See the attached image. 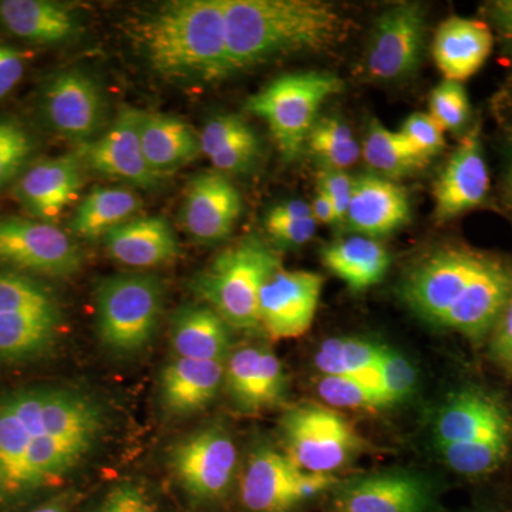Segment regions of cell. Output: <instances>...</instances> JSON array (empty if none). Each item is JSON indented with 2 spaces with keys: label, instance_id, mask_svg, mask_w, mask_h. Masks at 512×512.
<instances>
[{
  "label": "cell",
  "instance_id": "cell-45",
  "mask_svg": "<svg viewBox=\"0 0 512 512\" xmlns=\"http://www.w3.org/2000/svg\"><path fill=\"white\" fill-rule=\"evenodd\" d=\"M490 355L498 366L512 373V298L491 330Z\"/></svg>",
  "mask_w": 512,
  "mask_h": 512
},
{
  "label": "cell",
  "instance_id": "cell-31",
  "mask_svg": "<svg viewBox=\"0 0 512 512\" xmlns=\"http://www.w3.org/2000/svg\"><path fill=\"white\" fill-rule=\"evenodd\" d=\"M62 313H0V362L13 363L45 355L55 345Z\"/></svg>",
  "mask_w": 512,
  "mask_h": 512
},
{
  "label": "cell",
  "instance_id": "cell-13",
  "mask_svg": "<svg viewBox=\"0 0 512 512\" xmlns=\"http://www.w3.org/2000/svg\"><path fill=\"white\" fill-rule=\"evenodd\" d=\"M426 39L420 3H399L377 19L367 55V72L376 80H397L419 66Z\"/></svg>",
  "mask_w": 512,
  "mask_h": 512
},
{
  "label": "cell",
  "instance_id": "cell-40",
  "mask_svg": "<svg viewBox=\"0 0 512 512\" xmlns=\"http://www.w3.org/2000/svg\"><path fill=\"white\" fill-rule=\"evenodd\" d=\"M429 116L441 130H461L470 119V101L463 84L444 80L431 93Z\"/></svg>",
  "mask_w": 512,
  "mask_h": 512
},
{
  "label": "cell",
  "instance_id": "cell-11",
  "mask_svg": "<svg viewBox=\"0 0 512 512\" xmlns=\"http://www.w3.org/2000/svg\"><path fill=\"white\" fill-rule=\"evenodd\" d=\"M237 460L234 440L217 426L195 431L175 444L170 453L174 476L198 500H215L227 493Z\"/></svg>",
  "mask_w": 512,
  "mask_h": 512
},
{
  "label": "cell",
  "instance_id": "cell-27",
  "mask_svg": "<svg viewBox=\"0 0 512 512\" xmlns=\"http://www.w3.org/2000/svg\"><path fill=\"white\" fill-rule=\"evenodd\" d=\"M228 328L210 306H184L175 312L171 323V345L183 359L224 362L231 345Z\"/></svg>",
  "mask_w": 512,
  "mask_h": 512
},
{
  "label": "cell",
  "instance_id": "cell-1",
  "mask_svg": "<svg viewBox=\"0 0 512 512\" xmlns=\"http://www.w3.org/2000/svg\"><path fill=\"white\" fill-rule=\"evenodd\" d=\"M103 406L72 387H29L0 397V507L59 487L101 440Z\"/></svg>",
  "mask_w": 512,
  "mask_h": 512
},
{
  "label": "cell",
  "instance_id": "cell-49",
  "mask_svg": "<svg viewBox=\"0 0 512 512\" xmlns=\"http://www.w3.org/2000/svg\"><path fill=\"white\" fill-rule=\"evenodd\" d=\"M70 505H72V498L70 495L64 494L47 501L46 504L40 505L32 512H70Z\"/></svg>",
  "mask_w": 512,
  "mask_h": 512
},
{
  "label": "cell",
  "instance_id": "cell-28",
  "mask_svg": "<svg viewBox=\"0 0 512 512\" xmlns=\"http://www.w3.org/2000/svg\"><path fill=\"white\" fill-rule=\"evenodd\" d=\"M201 154L221 174L247 173L261 156L255 131L234 114L217 116L205 124L200 134Z\"/></svg>",
  "mask_w": 512,
  "mask_h": 512
},
{
  "label": "cell",
  "instance_id": "cell-44",
  "mask_svg": "<svg viewBox=\"0 0 512 512\" xmlns=\"http://www.w3.org/2000/svg\"><path fill=\"white\" fill-rule=\"evenodd\" d=\"M93 512H154L147 494L134 484H120Z\"/></svg>",
  "mask_w": 512,
  "mask_h": 512
},
{
  "label": "cell",
  "instance_id": "cell-24",
  "mask_svg": "<svg viewBox=\"0 0 512 512\" xmlns=\"http://www.w3.org/2000/svg\"><path fill=\"white\" fill-rule=\"evenodd\" d=\"M493 50V35L484 22L454 16L434 37L433 55L446 80L464 82L484 66Z\"/></svg>",
  "mask_w": 512,
  "mask_h": 512
},
{
  "label": "cell",
  "instance_id": "cell-33",
  "mask_svg": "<svg viewBox=\"0 0 512 512\" xmlns=\"http://www.w3.org/2000/svg\"><path fill=\"white\" fill-rule=\"evenodd\" d=\"M384 349L372 340L333 338L316 352L315 366L323 376H376Z\"/></svg>",
  "mask_w": 512,
  "mask_h": 512
},
{
  "label": "cell",
  "instance_id": "cell-30",
  "mask_svg": "<svg viewBox=\"0 0 512 512\" xmlns=\"http://www.w3.org/2000/svg\"><path fill=\"white\" fill-rule=\"evenodd\" d=\"M322 261L352 291H365L379 284L390 266L386 249L367 237H350L329 244L323 249Z\"/></svg>",
  "mask_w": 512,
  "mask_h": 512
},
{
  "label": "cell",
  "instance_id": "cell-29",
  "mask_svg": "<svg viewBox=\"0 0 512 512\" xmlns=\"http://www.w3.org/2000/svg\"><path fill=\"white\" fill-rule=\"evenodd\" d=\"M0 25L13 35L40 45L64 42L77 30L70 9L47 0H0Z\"/></svg>",
  "mask_w": 512,
  "mask_h": 512
},
{
  "label": "cell",
  "instance_id": "cell-3",
  "mask_svg": "<svg viewBox=\"0 0 512 512\" xmlns=\"http://www.w3.org/2000/svg\"><path fill=\"white\" fill-rule=\"evenodd\" d=\"M229 74L298 52L340 45L350 23L332 5L311 0H222Z\"/></svg>",
  "mask_w": 512,
  "mask_h": 512
},
{
  "label": "cell",
  "instance_id": "cell-17",
  "mask_svg": "<svg viewBox=\"0 0 512 512\" xmlns=\"http://www.w3.org/2000/svg\"><path fill=\"white\" fill-rule=\"evenodd\" d=\"M47 120L69 140L92 138L104 120V99L99 84L79 70L56 76L45 93Z\"/></svg>",
  "mask_w": 512,
  "mask_h": 512
},
{
  "label": "cell",
  "instance_id": "cell-50",
  "mask_svg": "<svg viewBox=\"0 0 512 512\" xmlns=\"http://www.w3.org/2000/svg\"><path fill=\"white\" fill-rule=\"evenodd\" d=\"M507 191H508V197H510V200L512 202V156H511L510 170H508V175H507Z\"/></svg>",
  "mask_w": 512,
  "mask_h": 512
},
{
  "label": "cell",
  "instance_id": "cell-36",
  "mask_svg": "<svg viewBox=\"0 0 512 512\" xmlns=\"http://www.w3.org/2000/svg\"><path fill=\"white\" fill-rule=\"evenodd\" d=\"M306 143L325 168L345 171L359 160L360 148L352 131L343 121L332 117L316 121Z\"/></svg>",
  "mask_w": 512,
  "mask_h": 512
},
{
  "label": "cell",
  "instance_id": "cell-41",
  "mask_svg": "<svg viewBox=\"0 0 512 512\" xmlns=\"http://www.w3.org/2000/svg\"><path fill=\"white\" fill-rule=\"evenodd\" d=\"M380 386L393 404L403 402L417 386V370L403 353L384 349L377 369Z\"/></svg>",
  "mask_w": 512,
  "mask_h": 512
},
{
  "label": "cell",
  "instance_id": "cell-16",
  "mask_svg": "<svg viewBox=\"0 0 512 512\" xmlns=\"http://www.w3.org/2000/svg\"><path fill=\"white\" fill-rule=\"evenodd\" d=\"M430 485L416 474L384 471L356 478L339 488L338 512H427Z\"/></svg>",
  "mask_w": 512,
  "mask_h": 512
},
{
  "label": "cell",
  "instance_id": "cell-22",
  "mask_svg": "<svg viewBox=\"0 0 512 512\" xmlns=\"http://www.w3.org/2000/svg\"><path fill=\"white\" fill-rule=\"evenodd\" d=\"M410 218L406 192L392 180L377 175L356 178L350 198L346 225L367 238L392 234Z\"/></svg>",
  "mask_w": 512,
  "mask_h": 512
},
{
  "label": "cell",
  "instance_id": "cell-23",
  "mask_svg": "<svg viewBox=\"0 0 512 512\" xmlns=\"http://www.w3.org/2000/svg\"><path fill=\"white\" fill-rule=\"evenodd\" d=\"M104 245L114 261L131 268L170 264L180 255V244L170 222L161 217L131 218L111 229Z\"/></svg>",
  "mask_w": 512,
  "mask_h": 512
},
{
  "label": "cell",
  "instance_id": "cell-25",
  "mask_svg": "<svg viewBox=\"0 0 512 512\" xmlns=\"http://www.w3.org/2000/svg\"><path fill=\"white\" fill-rule=\"evenodd\" d=\"M224 380V362L177 357L161 375V402L175 416L198 412L217 396Z\"/></svg>",
  "mask_w": 512,
  "mask_h": 512
},
{
  "label": "cell",
  "instance_id": "cell-10",
  "mask_svg": "<svg viewBox=\"0 0 512 512\" xmlns=\"http://www.w3.org/2000/svg\"><path fill=\"white\" fill-rule=\"evenodd\" d=\"M0 264L18 271L69 278L82 269L83 255L67 232L49 222L0 218Z\"/></svg>",
  "mask_w": 512,
  "mask_h": 512
},
{
  "label": "cell",
  "instance_id": "cell-7",
  "mask_svg": "<svg viewBox=\"0 0 512 512\" xmlns=\"http://www.w3.org/2000/svg\"><path fill=\"white\" fill-rule=\"evenodd\" d=\"M342 87L332 73H289L249 97L245 109L268 124L282 157L291 161L305 146L320 106Z\"/></svg>",
  "mask_w": 512,
  "mask_h": 512
},
{
  "label": "cell",
  "instance_id": "cell-34",
  "mask_svg": "<svg viewBox=\"0 0 512 512\" xmlns=\"http://www.w3.org/2000/svg\"><path fill=\"white\" fill-rule=\"evenodd\" d=\"M363 157L377 174L387 180L416 173L427 164L419 154L414 153L399 131L389 130L376 120L370 123L367 130Z\"/></svg>",
  "mask_w": 512,
  "mask_h": 512
},
{
  "label": "cell",
  "instance_id": "cell-9",
  "mask_svg": "<svg viewBox=\"0 0 512 512\" xmlns=\"http://www.w3.org/2000/svg\"><path fill=\"white\" fill-rule=\"evenodd\" d=\"M286 456L303 471L328 473L345 467L362 447V439L342 414L306 403L288 410L281 421Z\"/></svg>",
  "mask_w": 512,
  "mask_h": 512
},
{
  "label": "cell",
  "instance_id": "cell-18",
  "mask_svg": "<svg viewBox=\"0 0 512 512\" xmlns=\"http://www.w3.org/2000/svg\"><path fill=\"white\" fill-rule=\"evenodd\" d=\"M242 212L241 195L224 174L204 171L188 184L183 224L201 242L222 241L231 234Z\"/></svg>",
  "mask_w": 512,
  "mask_h": 512
},
{
  "label": "cell",
  "instance_id": "cell-12",
  "mask_svg": "<svg viewBox=\"0 0 512 512\" xmlns=\"http://www.w3.org/2000/svg\"><path fill=\"white\" fill-rule=\"evenodd\" d=\"M323 279L315 272L276 269L259 295V325L272 339H296L311 329Z\"/></svg>",
  "mask_w": 512,
  "mask_h": 512
},
{
  "label": "cell",
  "instance_id": "cell-42",
  "mask_svg": "<svg viewBox=\"0 0 512 512\" xmlns=\"http://www.w3.org/2000/svg\"><path fill=\"white\" fill-rule=\"evenodd\" d=\"M399 133L413 148L414 153L419 154L427 163L431 157L437 156L444 146L443 130L426 113L412 114L404 121Z\"/></svg>",
  "mask_w": 512,
  "mask_h": 512
},
{
  "label": "cell",
  "instance_id": "cell-21",
  "mask_svg": "<svg viewBox=\"0 0 512 512\" xmlns=\"http://www.w3.org/2000/svg\"><path fill=\"white\" fill-rule=\"evenodd\" d=\"M302 470L284 453L259 447L249 457L241 480L242 503L252 512H286L303 503Z\"/></svg>",
  "mask_w": 512,
  "mask_h": 512
},
{
  "label": "cell",
  "instance_id": "cell-26",
  "mask_svg": "<svg viewBox=\"0 0 512 512\" xmlns=\"http://www.w3.org/2000/svg\"><path fill=\"white\" fill-rule=\"evenodd\" d=\"M140 140L148 165L160 177L201 154L200 134L178 117L140 113Z\"/></svg>",
  "mask_w": 512,
  "mask_h": 512
},
{
  "label": "cell",
  "instance_id": "cell-46",
  "mask_svg": "<svg viewBox=\"0 0 512 512\" xmlns=\"http://www.w3.org/2000/svg\"><path fill=\"white\" fill-rule=\"evenodd\" d=\"M26 59L19 50L0 43V99L8 96L25 74Z\"/></svg>",
  "mask_w": 512,
  "mask_h": 512
},
{
  "label": "cell",
  "instance_id": "cell-39",
  "mask_svg": "<svg viewBox=\"0 0 512 512\" xmlns=\"http://www.w3.org/2000/svg\"><path fill=\"white\" fill-rule=\"evenodd\" d=\"M33 153V140L18 121L0 120V190L12 183Z\"/></svg>",
  "mask_w": 512,
  "mask_h": 512
},
{
  "label": "cell",
  "instance_id": "cell-15",
  "mask_svg": "<svg viewBox=\"0 0 512 512\" xmlns=\"http://www.w3.org/2000/svg\"><path fill=\"white\" fill-rule=\"evenodd\" d=\"M140 113L123 110L110 130L92 144H84L79 156L97 173L119 178L137 187L150 188L161 177L151 170L140 140Z\"/></svg>",
  "mask_w": 512,
  "mask_h": 512
},
{
  "label": "cell",
  "instance_id": "cell-19",
  "mask_svg": "<svg viewBox=\"0 0 512 512\" xmlns=\"http://www.w3.org/2000/svg\"><path fill=\"white\" fill-rule=\"evenodd\" d=\"M225 383L235 406L244 413L274 409L285 397L281 360L272 350L261 346H247L229 356Z\"/></svg>",
  "mask_w": 512,
  "mask_h": 512
},
{
  "label": "cell",
  "instance_id": "cell-20",
  "mask_svg": "<svg viewBox=\"0 0 512 512\" xmlns=\"http://www.w3.org/2000/svg\"><path fill=\"white\" fill-rule=\"evenodd\" d=\"M83 183L82 158L67 154L28 168L15 185V195L33 217L53 221L76 200Z\"/></svg>",
  "mask_w": 512,
  "mask_h": 512
},
{
  "label": "cell",
  "instance_id": "cell-38",
  "mask_svg": "<svg viewBox=\"0 0 512 512\" xmlns=\"http://www.w3.org/2000/svg\"><path fill=\"white\" fill-rule=\"evenodd\" d=\"M62 313L52 292L19 271H0V313Z\"/></svg>",
  "mask_w": 512,
  "mask_h": 512
},
{
  "label": "cell",
  "instance_id": "cell-14",
  "mask_svg": "<svg viewBox=\"0 0 512 512\" xmlns=\"http://www.w3.org/2000/svg\"><path fill=\"white\" fill-rule=\"evenodd\" d=\"M490 190L480 127L471 128L458 144L434 190L437 220L447 221L480 207Z\"/></svg>",
  "mask_w": 512,
  "mask_h": 512
},
{
  "label": "cell",
  "instance_id": "cell-32",
  "mask_svg": "<svg viewBox=\"0 0 512 512\" xmlns=\"http://www.w3.org/2000/svg\"><path fill=\"white\" fill-rule=\"evenodd\" d=\"M140 198L126 188H96L74 212L70 231L80 238L106 237L140 210Z\"/></svg>",
  "mask_w": 512,
  "mask_h": 512
},
{
  "label": "cell",
  "instance_id": "cell-4",
  "mask_svg": "<svg viewBox=\"0 0 512 512\" xmlns=\"http://www.w3.org/2000/svg\"><path fill=\"white\" fill-rule=\"evenodd\" d=\"M138 32L151 69L165 79L208 83L229 76L222 0L167 3Z\"/></svg>",
  "mask_w": 512,
  "mask_h": 512
},
{
  "label": "cell",
  "instance_id": "cell-37",
  "mask_svg": "<svg viewBox=\"0 0 512 512\" xmlns=\"http://www.w3.org/2000/svg\"><path fill=\"white\" fill-rule=\"evenodd\" d=\"M311 205L301 200L281 202L268 212L265 229L276 247L293 249L311 241L316 232Z\"/></svg>",
  "mask_w": 512,
  "mask_h": 512
},
{
  "label": "cell",
  "instance_id": "cell-5",
  "mask_svg": "<svg viewBox=\"0 0 512 512\" xmlns=\"http://www.w3.org/2000/svg\"><path fill=\"white\" fill-rule=\"evenodd\" d=\"M444 463L467 478L497 473L512 456V409L504 397L467 384L447 397L434 421Z\"/></svg>",
  "mask_w": 512,
  "mask_h": 512
},
{
  "label": "cell",
  "instance_id": "cell-6",
  "mask_svg": "<svg viewBox=\"0 0 512 512\" xmlns=\"http://www.w3.org/2000/svg\"><path fill=\"white\" fill-rule=\"evenodd\" d=\"M278 255L264 241L242 238L215 256L192 282V289L228 326L239 330L259 328V295L276 269Z\"/></svg>",
  "mask_w": 512,
  "mask_h": 512
},
{
  "label": "cell",
  "instance_id": "cell-8",
  "mask_svg": "<svg viewBox=\"0 0 512 512\" xmlns=\"http://www.w3.org/2000/svg\"><path fill=\"white\" fill-rule=\"evenodd\" d=\"M96 308L103 345L133 355L154 338L164 308L163 284L153 275L110 276L97 286Z\"/></svg>",
  "mask_w": 512,
  "mask_h": 512
},
{
  "label": "cell",
  "instance_id": "cell-47",
  "mask_svg": "<svg viewBox=\"0 0 512 512\" xmlns=\"http://www.w3.org/2000/svg\"><path fill=\"white\" fill-rule=\"evenodd\" d=\"M313 218L316 224L335 225L338 224V215H336L335 207L332 201L326 197L325 192L316 191L315 197L311 204Z\"/></svg>",
  "mask_w": 512,
  "mask_h": 512
},
{
  "label": "cell",
  "instance_id": "cell-2",
  "mask_svg": "<svg viewBox=\"0 0 512 512\" xmlns=\"http://www.w3.org/2000/svg\"><path fill=\"white\" fill-rule=\"evenodd\" d=\"M403 298L414 313L483 342L512 298V261L468 247H448L414 266Z\"/></svg>",
  "mask_w": 512,
  "mask_h": 512
},
{
  "label": "cell",
  "instance_id": "cell-43",
  "mask_svg": "<svg viewBox=\"0 0 512 512\" xmlns=\"http://www.w3.org/2000/svg\"><path fill=\"white\" fill-rule=\"evenodd\" d=\"M355 180L346 171L323 168L319 174V190L325 192L332 201L338 215V224L345 222L346 214L353 194Z\"/></svg>",
  "mask_w": 512,
  "mask_h": 512
},
{
  "label": "cell",
  "instance_id": "cell-48",
  "mask_svg": "<svg viewBox=\"0 0 512 512\" xmlns=\"http://www.w3.org/2000/svg\"><path fill=\"white\" fill-rule=\"evenodd\" d=\"M491 16L495 25L503 32L512 49V0H500L491 5Z\"/></svg>",
  "mask_w": 512,
  "mask_h": 512
},
{
  "label": "cell",
  "instance_id": "cell-35",
  "mask_svg": "<svg viewBox=\"0 0 512 512\" xmlns=\"http://www.w3.org/2000/svg\"><path fill=\"white\" fill-rule=\"evenodd\" d=\"M319 396L329 406L342 409H382L393 406L376 376H323L318 383Z\"/></svg>",
  "mask_w": 512,
  "mask_h": 512
}]
</instances>
